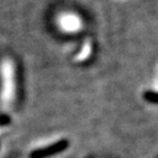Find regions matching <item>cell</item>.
<instances>
[{"mask_svg": "<svg viewBox=\"0 0 158 158\" xmlns=\"http://www.w3.org/2000/svg\"><path fill=\"white\" fill-rule=\"evenodd\" d=\"M1 78L2 88L0 98L5 104H10L15 98V67L9 59L3 60L1 64Z\"/></svg>", "mask_w": 158, "mask_h": 158, "instance_id": "obj_1", "label": "cell"}, {"mask_svg": "<svg viewBox=\"0 0 158 158\" xmlns=\"http://www.w3.org/2000/svg\"><path fill=\"white\" fill-rule=\"evenodd\" d=\"M58 25L65 32L75 33V32H78L79 30H81L82 22H81V19L78 15H74V13L67 12L62 15H59Z\"/></svg>", "mask_w": 158, "mask_h": 158, "instance_id": "obj_2", "label": "cell"}, {"mask_svg": "<svg viewBox=\"0 0 158 158\" xmlns=\"http://www.w3.org/2000/svg\"><path fill=\"white\" fill-rule=\"evenodd\" d=\"M67 146H68V142L66 139H60V141L56 142L54 144H51V145L45 146V147L35 149V151H33L31 153L30 156H31V158H45L65 151Z\"/></svg>", "mask_w": 158, "mask_h": 158, "instance_id": "obj_3", "label": "cell"}, {"mask_svg": "<svg viewBox=\"0 0 158 158\" xmlns=\"http://www.w3.org/2000/svg\"><path fill=\"white\" fill-rule=\"evenodd\" d=\"M91 51H92V46H91V44H90V42H86L84 44V46H82V48L80 49L79 54L77 55L76 59L79 60V62H84V60H86L87 58L90 57Z\"/></svg>", "mask_w": 158, "mask_h": 158, "instance_id": "obj_4", "label": "cell"}, {"mask_svg": "<svg viewBox=\"0 0 158 158\" xmlns=\"http://www.w3.org/2000/svg\"><path fill=\"white\" fill-rule=\"evenodd\" d=\"M144 98L147 101L152 102V103H158V92L154 91H146L144 94Z\"/></svg>", "mask_w": 158, "mask_h": 158, "instance_id": "obj_5", "label": "cell"}]
</instances>
